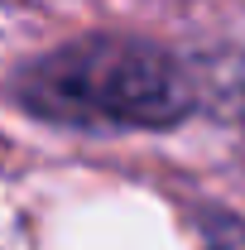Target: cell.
Returning <instances> with one entry per match:
<instances>
[{
  "label": "cell",
  "mask_w": 245,
  "mask_h": 250,
  "mask_svg": "<svg viewBox=\"0 0 245 250\" xmlns=\"http://www.w3.org/2000/svg\"><path fill=\"white\" fill-rule=\"evenodd\" d=\"M15 101L62 130H173L197 92L168 48L135 34H82L15 72Z\"/></svg>",
  "instance_id": "obj_1"
}]
</instances>
